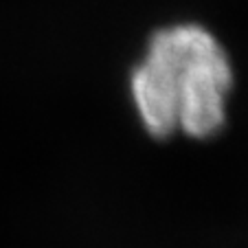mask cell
I'll return each mask as SVG.
<instances>
[{"instance_id":"cell-1","label":"cell","mask_w":248,"mask_h":248,"mask_svg":"<svg viewBox=\"0 0 248 248\" xmlns=\"http://www.w3.org/2000/svg\"><path fill=\"white\" fill-rule=\"evenodd\" d=\"M235 84L231 57L206 27L178 22L147 40L130 73V94L143 130L156 140L176 134L206 140L226 125Z\"/></svg>"}]
</instances>
